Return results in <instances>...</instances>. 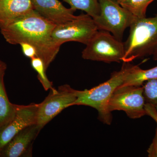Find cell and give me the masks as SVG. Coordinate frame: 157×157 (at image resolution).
I'll return each mask as SVG.
<instances>
[{
  "label": "cell",
  "mask_w": 157,
  "mask_h": 157,
  "mask_svg": "<svg viewBox=\"0 0 157 157\" xmlns=\"http://www.w3.org/2000/svg\"><path fill=\"white\" fill-rule=\"evenodd\" d=\"M34 10L56 25L63 24L76 18V11L65 7L59 0H31Z\"/></svg>",
  "instance_id": "cell-11"
},
{
  "label": "cell",
  "mask_w": 157,
  "mask_h": 157,
  "mask_svg": "<svg viewBox=\"0 0 157 157\" xmlns=\"http://www.w3.org/2000/svg\"><path fill=\"white\" fill-rule=\"evenodd\" d=\"M33 9L31 0H0V26Z\"/></svg>",
  "instance_id": "cell-12"
},
{
  "label": "cell",
  "mask_w": 157,
  "mask_h": 157,
  "mask_svg": "<svg viewBox=\"0 0 157 157\" xmlns=\"http://www.w3.org/2000/svg\"><path fill=\"white\" fill-rule=\"evenodd\" d=\"M82 52L84 59L109 63L122 62L124 45L107 31L98 30Z\"/></svg>",
  "instance_id": "cell-4"
},
{
  "label": "cell",
  "mask_w": 157,
  "mask_h": 157,
  "mask_svg": "<svg viewBox=\"0 0 157 157\" xmlns=\"http://www.w3.org/2000/svg\"><path fill=\"white\" fill-rule=\"evenodd\" d=\"M98 30L92 17L87 14H82L70 21L56 25L52 36L54 42L60 47L68 42L86 45Z\"/></svg>",
  "instance_id": "cell-6"
},
{
  "label": "cell",
  "mask_w": 157,
  "mask_h": 157,
  "mask_svg": "<svg viewBox=\"0 0 157 157\" xmlns=\"http://www.w3.org/2000/svg\"><path fill=\"white\" fill-rule=\"evenodd\" d=\"M155 0H117L121 7L137 18L146 17L147 7Z\"/></svg>",
  "instance_id": "cell-15"
},
{
  "label": "cell",
  "mask_w": 157,
  "mask_h": 157,
  "mask_svg": "<svg viewBox=\"0 0 157 157\" xmlns=\"http://www.w3.org/2000/svg\"><path fill=\"white\" fill-rule=\"evenodd\" d=\"M115 1H117V0H115Z\"/></svg>",
  "instance_id": "cell-24"
},
{
  "label": "cell",
  "mask_w": 157,
  "mask_h": 157,
  "mask_svg": "<svg viewBox=\"0 0 157 157\" xmlns=\"http://www.w3.org/2000/svg\"><path fill=\"white\" fill-rule=\"evenodd\" d=\"M145 109L146 110V114L149 115L156 122L157 124V109L151 106L150 104H145Z\"/></svg>",
  "instance_id": "cell-21"
},
{
  "label": "cell",
  "mask_w": 157,
  "mask_h": 157,
  "mask_svg": "<svg viewBox=\"0 0 157 157\" xmlns=\"http://www.w3.org/2000/svg\"><path fill=\"white\" fill-rule=\"evenodd\" d=\"M143 87L144 96L146 104L157 109V78L145 82Z\"/></svg>",
  "instance_id": "cell-18"
},
{
  "label": "cell",
  "mask_w": 157,
  "mask_h": 157,
  "mask_svg": "<svg viewBox=\"0 0 157 157\" xmlns=\"http://www.w3.org/2000/svg\"><path fill=\"white\" fill-rule=\"evenodd\" d=\"M41 130L37 124L24 129L3 148L0 153V157L31 156L33 143Z\"/></svg>",
  "instance_id": "cell-10"
},
{
  "label": "cell",
  "mask_w": 157,
  "mask_h": 157,
  "mask_svg": "<svg viewBox=\"0 0 157 157\" xmlns=\"http://www.w3.org/2000/svg\"><path fill=\"white\" fill-rule=\"evenodd\" d=\"M31 64L32 67L38 74V78L40 83L42 85L45 90L53 89L52 82L49 81L46 76V69L44 62L41 58L38 57H35L31 59Z\"/></svg>",
  "instance_id": "cell-17"
},
{
  "label": "cell",
  "mask_w": 157,
  "mask_h": 157,
  "mask_svg": "<svg viewBox=\"0 0 157 157\" xmlns=\"http://www.w3.org/2000/svg\"><path fill=\"white\" fill-rule=\"evenodd\" d=\"M129 28L122 62L130 63L152 55L157 48V14L153 17H136Z\"/></svg>",
  "instance_id": "cell-3"
},
{
  "label": "cell",
  "mask_w": 157,
  "mask_h": 157,
  "mask_svg": "<svg viewBox=\"0 0 157 157\" xmlns=\"http://www.w3.org/2000/svg\"><path fill=\"white\" fill-rule=\"evenodd\" d=\"M143 86H118L113 94L108 104L110 112L122 110L129 117L139 118L146 115Z\"/></svg>",
  "instance_id": "cell-8"
},
{
  "label": "cell",
  "mask_w": 157,
  "mask_h": 157,
  "mask_svg": "<svg viewBox=\"0 0 157 157\" xmlns=\"http://www.w3.org/2000/svg\"><path fill=\"white\" fill-rule=\"evenodd\" d=\"M133 66L130 63H123L121 70L113 72L107 81L90 89L78 90L73 106L84 105L95 108L98 111L99 119L104 124H110L112 116L108 109L109 100L115 90L123 84Z\"/></svg>",
  "instance_id": "cell-2"
},
{
  "label": "cell",
  "mask_w": 157,
  "mask_h": 157,
  "mask_svg": "<svg viewBox=\"0 0 157 157\" xmlns=\"http://www.w3.org/2000/svg\"><path fill=\"white\" fill-rule=\"evenodd\" d=\"M157 78V66L148 70H144L138 66H133L121 86H143L147 80Z\"/></svg>",
  "instance_id": "cell-14"
},
{
  "label": "cell",
  "mask_w": 157,
  "mask_h": 157,
  "mask_svg": "<svg viewBox=\"0 0 157 157\" xmlns=\"http://www.w3.org/2000/svg\"><path fill=\"white\" fill-rule=\"evenodd\" d=\"M7 68V66L6 63L0 60V73L6 72Z\"/></svg>",
  "instance_id": "cell-22"
},
{
  "label": "cell",
  "mask_w": 157,
  "mask_h": 157,
  "mask_svg": "<svg viewBox=\"0 0 157 157\" xmlns=\"http://www.w3.org/2000/svg\"><path fill=\"white\" fill-rule=\"evenodd\" d=\"M19 45L21 46L23 53L25 56L31 59L37 57L36 49L33 45L26 42H21Z\"/></svg>",
  "instance_id": "cell-19"
},
{
  "label": "cell",
  "mask_w": 157,
  "mask_h": 157,
  "mask_svg": "<svg viewBox=\"0 0 157 157\" xmlns=\"http://www.w3.org/2000/svg\"><path fill=\"white\" fill-rule=\"evenodd\" d=\"M100 12L93 18L99 30L107 31L122 41L124 31L136 18L115 0H99Z\"/></svg>",
  "instance_id": "cell-5"
},
{
  "label": "cell",
  "mask_w": 157,
  "mask_h": 157,
  "mask_svg": "<svg viewBox=\"0 0 157 157\" xmlns=\"http://www.w3.org/2000/svg\"><path fill=\"white\" fill-rule=\"evenodd\" d=\"M56 25L48 21L35 10L0 26L1 33L12 45L29 43L37 50V57L42 60L47 70L60 49L52 35Z\"/></svg>",
  "instance_id": "cell-1"
},
{
  "label": "cell",
  "mask_w": 157,
  "mask_h": 157,
  "mask_svg": "<svg viewBox=\"0 0 157 157\" xmlns=\"http://www.w3.org/2000/svg\"><path fill=\"white\" fill-rule=\"evenodd\" d=\"M39 104L16 105V112L11 121L0 129V153L15 135L27 127L37 124Z\"/></svg>",
  "instance_id": "cell-9"
},
{
  "label": "cell",
  "mask_w": 157,
  "mask_h": 157,
  "mask_svg": "<svg viewBox=\"0 0 157 157\" xmlns=\"http://www.w3.org/2000/svg\"><path fill=\"white\" fill-rule=\"evenodd\" d=\"M147 151L149 157H157V127L154 138Z\"/></svg>",
  "instance_id": "cell-20"
},
{
  "label": "cell",
  "mask_w": 157,
  "mask_h": 157,
  "mask_svg": "<svg viewBox=\"0 0 157 157\" xmlns=\"http://www.w3.org/2000/svg\"><path fill=\"white\" fill-rule=\"evenodd\" d=\"M153 59L154 60H157V48L155 51L154 52L153 54Z\"/></svg>",
  "instance_id": "cell-23"
},
{
  "label": "cell",
  "mask_w": 157,
  "mask_h": 157,
  "mask_svg": "<svg viewBox=\"0 0 157 157\" xmlns=\"http://www.w3.org/2000/svg\"><path fill=\"white\" fill-rule=\"evenodd\" d=\"M5 72L0 73V129L12 120L16 112V104L10 102L6 93L4 83Z\"/></svg>",
  "instance_id": "cell-13"
},
{
  "label": "cell",
  "mask_w": 157,
  "mask_h": 157,
  "mask_svg": "<svg viewBox=\"0 0 157 157\" xmlns=\"http://www.w3.org/2000/svg\"><path fill=\"white\" fill-rule=\"evenodd\" d=\"M78 90L67 84L50 90L42 103L39 104L37 125L42 129L64 109L72 107L77 99Z\"/></svg>",
  "instance_id": "cell-7"
},
{
  "label": "cell",
  "mask_w": 157,
  "mask_h": 157,
  "mask_svg": "<svg viewBox=\"0 0 157 157\" xmlns=\"http://www.w3.org/2000/svg\"><path fill=\"white\" fill-rule=\"evenodd\" d=\"M68 3L70 8L85 11L93 18L98 16L100 12L99 0H63Z\"/></svg>",
  "instance_id": "cell-16"
}]
</instances>
